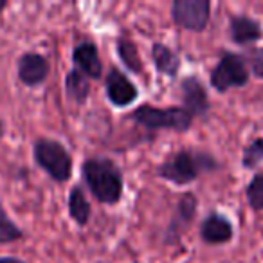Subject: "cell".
<instances>
[{"mask_svg":"<svg viewBox=\"0 0 263 263\" xmlns=\"http://www.w3.org/2000/svg\"><path fill=\"white\" fill-rule=\"evenodd\" d=\"M72 63L74 69L80 70L81 74H85L90 80H99L103 74V63L99 60V51L92 42H83V44L74 47Z\"/></svg>","mask_w":263,"mask_h":263,"instance_id":"7c38bea8","label":"cell"},{"mask_svg":"<svg viewBox=\"0 0 263 263\" xmlns=\"http://www.w3.org/2000/svg\"><path fill=\"white\" fill-rule=\"evenodd\" d=\"M234 236V227L226 215L211 211L200 223V238L209 245H222Z\"/></svg>","mask_w":263,"mask_h":263,"instance_id":"8fae6325","label":"cell"},{"mask_svg":"<svg viewBox=\"0 0 263 263\" xmlns=\"http://www.w3.org/2000/svg\"><path fill=\"white\" fill-rule=\"evenodd\" d=\"M6 8H8V2H6V0H0V13L4 11Z\"/></svg>","mask_w":263,"mask_h":263,"instance_id":"603a6c76","label":"cell"},{"mask_svg":"<svg viewBox=\"0 0 263 263\" xmlns=\"http://www.w3.org/2000/svg\"><path fill=\"white\" fill-rule=\"evenodd\" d=\"M229 34L236 45H252L263 38L261 24L247 15H233L229 18Z\"/></svg>","mask_w":263,"mask_h":263,"instance_id":"4fadbf2b","label":"cell"},{"mask_svg":"<svg viewBox=\"0 0 263 263\" xmlns=\"http://www.w3.org/2000/svg\"><path fill=\"white\" fill-rule=\"evenodd\" d=\"M263 162V137H256L252 139L247 146L243 148L241 154V166L247 170L258 168Z\"/></svg>","mask_w":263,"mask_h":263,"instance_id":"d6986e66","label":"cell"},{"mask_svg":"<svg viewBox=\"0 0 263 263\" xmlns=\"http://www.w3.org/2000/svg\"><path fill=\"white\" fill-rule=\"evenodd\" d=\"M4 137V121L0 119V139Z\"/></svg>","mask_w":263,"mask_h":263,"instance_id":"cb8c5ba5","label":"cell"},{"mask_svg":"<svg viewBox=\"0 0 263 263\" xmlns=\"http://www.w3.org/2000/svg\"><path fill=\"white\" fill-rule=\"evenodd\" d=\"M34 162L51 177L54 182L63 184L72 173V157L62 143L47 137H40L33 144Z\"/></svg>","mask_w":263,"mask_h":263,"instance_id":"277c9868","label":"cell"},{"mask_svg":"<svg viewBox=\"0 0 263 263\" xmlns=\"http://www.w3.org/2000/svg\"><path fill=\"white\" fill-rule=\"evenodd\" d=\"M65 92L70 101H74L76 105H85L90 96V81L80 70L72 69L65 76Z\"/></svg>","mask_w":263,"mask_h":263,"instance_id":"2e32d148","label":"cell"},{"mask_svg":"<svg viewBox=\"0 0 263 263\" xmlns=\"http://www.w3.org/2000/svg\"><path fill=\"white\" fill-rule=\"evenodd\" d=\"M0 263H26V261L20 258H13V256H2V258H0Z\"/></svg>","mask_w":263,"mask_h":263,"instance_id":"7402d4cb","label":"cell"},{"mask_svg":"<svg viewBox=\"0 0 263 263\" xmlns=\"http://www.w3.org/2000/svg\"><path fill=\"white\" fill-rule=\"evenodd\" d=\"M81 175L88 191L98 202L116 205L123 197L124 180L119 166L108 157H90L81 166Z\"/></svg>","mask_w":263,"mask_h":263,"instance_id":"6da1fadb","label":"cell"},{"mask_svg":"<svg viewBox=\"0 0 263 263\" xmlns=\"http://www.w3.org/2000/svg\"><path fill=\"white\" fill-rule=\"evenodd\" d=\"M198 200L193 193H186L180 197L179 204L175 208L172 220L168 223V229L164 233V243L166 245H177L180 243V238L187 231V227L193 223L195 215H197Z\"/></svg>","mask_w":263,"mask_h":263,"instance_id":"52a82bcc","label":"cell"},{"mask_svg":"<svg viewBox=\"0 0 263 263\" xmlns=\"http://www.w3.org/2000/svg\"><path fill=\"white\" fill-rule=\"evenodd\" d=\"M243 58L252 76L263 80V47H251Z\"/></svg>","mask_w":263,"mask_h":263,"instance_id":"44dd1931","label":"cell"},{"mask_svg":"<svg viewBox=\"0 0 263 263\" xmlns=\"http://www.w3.org/2000/svg\"><path fill=\"white\" fill-rule=\"evenodd\" d=\"M24 236H26L24 231L9 218L4 205H2V202H0V245L15 243V241L22 240Z\"/></svg>","mask_w":263,"mask_h":263,"instance_id":"ac0fdd59","label":"cell"},{"mask_svg":"<svg viewBox=\"0 0 263 263\" xmlns=\"http://www.w3.org/2000/svg\"><path fill=\"white\" fill-rule=\"evenodd\" d=\"M105 92L108 101L117 108H124V106L132 105L139 98V90L134 85V81L128 80V76H124L119 69L112 67L106 74L105 80Z\"/></svg>","mask_w":263,"mask_h":263,"instance_id":"ba28073f","label":"cell"},{"mask_svg":"<svg viewBox=\"0 0 263 263\" xmlns=\"http://www.w3.org/2000/svg\"><path fill=\"white\" fill-rule=\"evenodd\" d=\"M152 58H154L155 69L168 78H175L180 70V58L175 51L164 45L162 42H155L152 45Z\"/></svg>","mask_w":263,"mask_h":263,"instance_id":"5bb4252c","label":"cell"},{"mask_svg":"<svg viewBox=\"0 0 263 263\" xmlns=\"http://www.w3.org/2000/svg\"><path fill=\"white\" fill-rule=\"evenodd\" d=\"M116 51L119 60L123 62V65L130 70L132 74H143L144 63L137 51V45L134 44V40L128 36H119L116 40Z\"/></svg>","mask_w":263,"mask_h":263,"instance_id":"9a60e30c","label":"cell"},{"mask_svg":"<svg viewBox=\"0 0 263 263\" xmlns=\"http://www.w3.org/2000/svg\"><path fill=\"white\" fill-rule=\"evenodd\" d=\"M16 70H18V80L24 85L36 87L47 80L49 72H51V63L40 52H24L18 58Z\"/></svg>","mask_w":263,"mask_h":263,"instance_id":"30bf717a","label":"cell"},{"mask_svg":"<svg viewBox=\"0 0 263 263\" xmlns=\"http://www.w3.org/2000/svg\"><path fill=\"white\" fill-rule=\"evenodd\" d=\"M218 162L213 155L198 150H180L172 154L157 168V177L166 182L186 186L191 184L202 175L218 170Z\"/></svg>","mask_w":263,"mask_h":263,"instance_id":"7a4b0ae2","label":"cell"},{"mask_svg":"<svg viewBox=\"0 0 263 263\" xmlns=\"http://www.w3.org/2000/svg\"><path fill=\"white\" fill-rule=\"evenodd\" d=\"M249 78H251V70H249L243 56L231 51H223L216 67L211 70L209 83L216 92L223 94L231 88L245 87L249 83Z\"/></svg>","mask_w":263,"mask_h":263,"instance_id":"5b68a950","label":"cell"},{"mask_svg":"<svg viewBox=\"0 0 263 263\" xmlns=\"http://www.w3.org/2000/svg\"><path fill=\"white\" fill-rule=\"evenodd\" d=\"M128 119L148 130H172L184 134L191 128L195 117L184 106L157 108L152 105H143L128 114Z\"/></svg>","mask_w":263,"mask_h":263,"instance_id":"3957f363","label":"cell"},{"mask_svg":"<svg viewBox=\"0 0 263 263\" xmlns=\"http://www.w3.org/2000/svg\"><path fill=\"white\" fill-rule=\"evenodd\" d=\"M180 96H182L184 108L193 117H205L211 110L209 96L204 83L197 76H187L180 83Z\"/></svg>","mask_w":263,"mask_h":263,"instance_id":"9c48e42d","label":"cell"},{"mask_svg":"<svg viewBox=\"0 0 263 263\" xmlns=\"http://www.w3.org/2000/svg\"><path fill=\"white\" fill-rule=\"evenodd\" d=\"M247 204L252 211H263V175L256 173L245 187Z\"/></svg>","mask_w":263,"mask_h":263,"instance_id":"ffe728a7","label":"cell"},{"mask_svg":"<svg viewBox=\"0 0 263 263\" xmlns=\"http://www.w3.org/2000/svg\"><path fill=\"white\" fill-rule=\"evenodd\" d=\"M69 215L78 226H87L92 215V208L88 198L85 197V191L81 186H74L72 191L69 193Z\"/></svg>","mask_w":263,"mask_h":263,"instance_id":"e0dca14e","label":"cell"},{"mask_svg":"<svg viewBox=\"0 0 263 263\" xmlns=\"http://www.w3.org/2000/svg\"><path fill=\"white\" fill-rule=\"evenodd\" d=\"M211 18L209 0H175L172 4V20L186 31L202 33Z\"/></svg>","mask_w":263,"mask_h":263,"instance_id":"8992f818","label":"cell"}]
</instances>
